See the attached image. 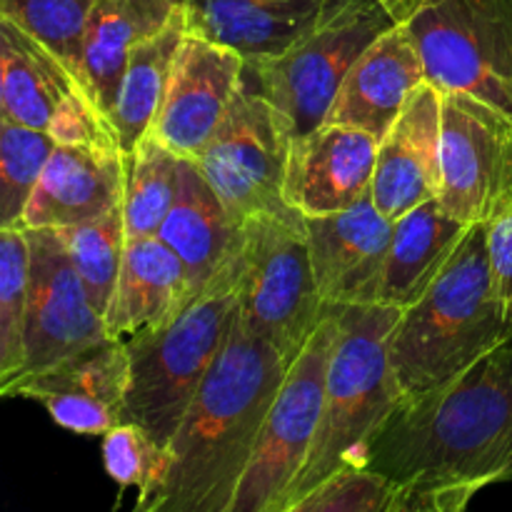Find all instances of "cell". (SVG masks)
I'll list each match as a JSON object with an SVG mask.
<instances>
[{"instance_id": "7c38bea8", "label": "cell", "mask_w": 512, "mask_h": 512, "mask_svg": "<svg viewBox=\"0 0 512 512\" xmlns=\"http://www.w3.org/2000/svg\"><path fill=\"white\" fill-rule=\"evenodd\" d=\"M0 118L50 133L58 143L118 145L113 125L73 70L8 18H0Z\"/></svg>"}, {"instance_id": "9a60e30c", "label": "cell", "mask_w": 512, "mask_h": 512, "mask_svg": "<svg viewBox=\"0 0 512 512\" xmlns=\"http://www.w3.org/2000/svg\"><path fill=\"white\" fill-rule=\"evenodd\" d=\"M243 70V55L188 30L150 133L180 158H198L223 123Z\"/></svg>"}, {"instance_id": "ffe728a7", "label": "cell", "mask_w": 512, "mask_h": 512, "mask_svg": "<svg viewBox=\"0 0 512 512\" xmlns=\"http://www.w3.org/2000/svg\"><path fill=\"white\" fill-rule=\"evenodd\" d=\"M425 80L423 55L413 35L395 23L350 68L325 123L353 125L380 140Z\"/></svg>"}, {"instance_id": "7a4b0ae2", "label": "cell", "mask_w": 512, "mask_h": 512, "mask_svg": "<svg viewBox=\"0 0 512 512\" xmlns=\"http://www.w3.org/2000/svg\"><path fill=\"white\" fill-rule=\"evenodd\" d=\"M293 360L235 318L233 333L173 445L163 483L130 512H228Z\"/></svg>"}, {"instance_id": "cb8c5ba5", "label": "cell", "mask_w": 512, "mask_h": 512, "mask_svg": "<svg viewBox=\"0 0 512 512\" xmlns=\"http://www.w3.org/2000/svg\"><path fill=\"white\" fill-rule=\"evenodd\" d=\"M470 228L473 225L450 215L440 200H428L393 220L378 305L408 310L418 303L440 278Z\"/></svg>"}, {"instance_id": "4dcf8cb0", "label": "cell", "mask_w": 512, "mask_h": 512, "mask_svg": "<svg viewBox=\"0 0 512 512\" xmlns=\"http://www.w3.org/2000/svg\"><path fill=\"white\" fill-rule=\"evenodd\" d=\"M95 3L98 0H0V18L13 20L40 40L83 83L85 30Z\"/></svg>"}, {"instance_id": "52a82bcc", "label": "cell", "mask_w": 512, "mask_h": 512, "mask_svg": "<svg viewBox=\"0 0 512 512\" xmlns=\"http://www.w3.org/2000/svg\"><path fill=\"white\" fill-rule=\"evenodd\" d=\"M395 23L380 0H343L283 55L245 65L298 138L328 120L350 68Z\"/></svg>"}, {"instance_id": "5b68a950", "label": "cell", "mask_w": 512, "mask_h": 512, "mask_svg": "<svg viewBox=\"0 0 512 512\" xmlns=\"http://www.w3.org/2000/svg\"><path fill=\"white\" fill-rule=\"evenodd\" d=\"M240 305V248L213 280L160 328L128 338L130 378L123 423L148 430L165 450L173 445L218 365Z\"/></svg>"}, {"instance_id": "d590c367", "label": "cell", "mask_w": 512, "mask_h": 512, "mask_svg": "<svg viewBox=\"0 0 512 512\" xmlns=\"http://www.w3.org/2000/svg\"><path fill=\"white\" fill-rule=\"evenodd\" d=\"M380 3H383L385 8H388V13L393 15V18L398 20V23H403V20L408 18L410 13H413L415 5H418L420 0H380Z\"/></svg>"}, {"instance_id": "603a6c76", "label": "cell", "mask_w": 512, "mask_h": 512, "mask_svg": "<svg viewBox=\"0 0 512 512\" xmlns=\"http://www.w3.org/2000/svg\"><path fill=\"white\" fill-rule=\"evenodd\" d=\"M158 238L183 260L195 295L238 253L243 225L230 215L195 160L183 158L173 208L158 230Z\"/></svg>"}, {"instance_id": "836d02e7", "label": "cell", "mask_w": 512, "mask_h": 512, "mask_svg": "<svg viewBox=\"0 0 512 512\" xmlns=\"http://www.w3.org/2000/svg\"><path fill=\"white\" fill-rule=\"evenodd\" d=\"M478 485H448V488L408 490L398 512H468Z\"/></svg>"}, {"instance_id": "e575fe53", "label": "cell", "mask_w": 512, "mask_h": 512, "mask_svg": "<svg viewBox=\"0 0 512 512\" xmlns=\"http://www.w3.org/2000/svg\"><path fill=\"white\" fill-rule=\"evenodd\" d=\"M488 243L495 288H498L500 303H503L505 315L512 325V218L490 225Z\"/></svg>"}, {"instance_id": "277c9868", "label": "cell", "mask_w": 512, "mask_h": 512, "mask_svg": "<svg viewBox=\"0 0 512 512\" xmlns=\"http://www.w3.org/2000/svg\"><path fill=\"white\" fill-rule=\"evenodd\" d=\"M338 313V338L325 375L323 410L308 463L283 500L285 512L345 470L368 468L375 438L400 403L390 368V333L403 310L348 305Z\"/></svg>"}, {"instance_id": "e0dca14e", "label": "cell", "mask_w": 512, "mask_h": 512, "mask_svg": "<svg viewBox=\"0 0 512 512\" xmlns=\"http://www.w3.org/2000/svg\"><path fill=\"white\" fill-rule=\"evenodd\" d=\"M375 135L343 123H323L290 143L283 198L303 218L343 213L373 190Z\"/></svg>"}, {"instance_id": "f546056e", "label": "cell", "mask_w": 512, "mask_h": 512, "mask_svg": "<svg viewBox=\"0 0 512 512\" xmlns=\"http://www.w3.org/2000/svg\"><path fill=\"white\" fill-rule=\"evenodd\" d=\"M55 148L50 133L0 118V228H20Z\"/></svg>"}, {"instance_id": "3957f363", "label": "cell", "mask_w": 512, "mask_h": 512, "mask_svg": "<svg viewBox=\"0 0 512 512\" xmlns=\"http://www.w3.org/2000/svg\"><path fill=\"white\" fill-rule=\"evenodd\" d=\"M488 225H473L428 293L403 310L390 333L400 398L430 393L512 338L490 263Z\"/></svg>"}, {"instance_id": "4316f807", "label": "cell", "mask_w": 512, "mask_h": 512, "mask_svg": "<svg viewBox=\"0 0 512 512\" xmlns=\"http://www.w3.org/2000/svg\"><path fill=\"white\" fill-rule=\"evenodd\" d=\"M180 168L183 158L153 133L125 155L123 220L128 240L158 235L178 193Z\"/></svg>"}, {"instance_id": "44dd1931", "label": "cell", "mask_w": 512, "mask_h": 512, "mask_svg": "<svg viewBox=\"0 0 512 512\" xmlns=\"http://www.w3.org/2000/svg\"><path fill=\"white\" fill-rule=\"evenodd\" d=\"M340 3L343 0H180L190 33L235 50L245 63L283 55Z\"/></svg>"}, {"instance_id": "2e32d148", "label": "cell", "mask_w": 512, "mask_h": 512, "mask_svg": "<svg viewBox=\"0 0 512 512\" xmlns=\"http://www.w3.org/2000/svg\"><path fill=\"white\" fill-rule=\"evenodd\" d=\"M318 293L328 308L378 305L393 220L373 198L323 218H305Z\"/></svg>"}, {"instance_id": "8992f818", "label": "cell", "mask_w": 512, "mask_h": 512, "mask_svg": "<svg viewBox=\"0 0 512 512\" xmlns=\"http://www.w3.org/2000/svg\"><path fill=\"white\" fill-rule=\"evenodd\" d=\"M328 305L315 285L305 218L260 213L243 223L240 243V323L288 360H295Z\"/></svg>"}, {"instance_id": "1f68e13d", "label": "cell", "mask_w": 512, "mask_h": 512, "mask_svg": "<svg viewBox=\"0 0 512 512\" xmlns=\"http://www.w3.org/2000/svg\"><path fill=\"white\" fill-rule=\"evenodd\" d=\"M408 488L370 468L345 470L325 480L285 512H398Z\"/></svg>"}, {"instance_id": "4fadbf2b", "label": "cell", "mask_w": 512, "mask_h": 512, "mask_svg": "<svg viewBox=\"0 0 512 512\" xmlns=\"http://www.w3.org/2000/svg\"><path fill=\"white\" fill-rule=\"evenodd\" d=\"M30 245V298L25 363L0 395L58 360L108 338L105 318L93 308L58 230L25 228Z\"/></svg>"}, {"instance_id": "30bf717a", "label": "cell", "mask_w": 512, "mask_h": 512, "mask_svg": "<svg viewBox=\"0 0 512 512\" xmlns=\"http://www.w3.org/2000/svg\"><path fill=\"white\" fill-rule=\"evenodd\" d=\"M293 133L245 65L243 80L203 153L200 173L240 225L260 213H290L283 198Z\"/></svg>"}, {"instance_id": "5bb4252c", "label": "cell", "mask_w": 512, "mask_h": 512, "mask_svg": "<svg viewBox=\"0 0 512 512\" xmlns=\"http://www.w3.org/2000/svg\"><path fill=\"white\" fill-rule=\"evenodd\" d=\"M128 378V343L108 335L33 378L20 380L3 395L38 400L50 418L70 433L105 435L123 423Z\"/></svg>"}, {"instance_id": "83f0119b", "label": "cell", "mask_w": 512, "mask_h": 512, "mask_svg": "<svg viewBox=\"0 0 512 512\" xmlns=\"http://www.w3.org/2000/svg\"><path fill=\"white\" fill-rule=\"evenodd\" d=\"M58 233L63 235L65 248L83 280L90 303L105 318L118 288L125 248H128L123 205L103 218L60 228Z\"/></svg>"}, {"instance_id": "484cf974", "label": "cell", "mask_w": 512, "mask_h": 512, "mask_svg": "<svg viewBox=\"0 0 512 512\" xmlns=\"http://www.w3.org/2000/svg\"><path fill=\"white\" fill-rule=\"evenodd\" d=\"M185 35H188V20L180 5L163 28L155 30L130 50L128 65H125L118 95H115L113 113H110V125H113L123 155L133 153L135 145L153 128L165 93H168L175 55Z\"/></svg>"}, {"instance_id": "8fae6325", "label": "cell", "mask_w": 512, "mask_h": 512, "mask_svg": "<svg viewBox=\"0 0 512 512\" xmlns=\"http://www.w3.org/2000/svg\"><path fill=\"white\" fill-rule=\"evenodd\" d=\"M440 203L468 225L512 218V118L468 93H443Z\"/></svg>"}, {"instance_id": "7402d4cb", "label": "cell", "mask_w": 512, "mask_h": 512, "mask_svg": "<svg viewBox=\"0 0 512 512\" xmlns=\"http://www.w3.org/2000/svg\"><path fill=\"white\" fill-rule=\"evenodd\" d=\"M193 298L188 268L158 235L128 240L105 325L113 338H135L178 318Z\"/></svg>"}, {"instance_id": "ba28073f", "label": "cell", "mask_w": 512, "mask_h": 512, "mask_svg": "<svg viewBox=\"0 0 512 512\" xmlns=\"http://www.w3.org/2000/svg\"><path fill=\"white\" fill-rule=\"evenodd\" d=\"M440 93H468L512 118V0H420L403 20Z\"/></svg>"}, {"instance_id": "f1b7e54d", "label": "cell", "mask_w": 512, "mask_h": 512, "mask_svg": "<svg viewBox=\"0 0 512 512\" xmlns=\"http://www.w3.org/2000/svg\"><path fill=\"white\" fill-rule=\"evenodd\" d=\"M30 298V245L25 228H0V388L25 363Z\"/></svg>"}, {"instance_id": "d6a6232c", "label": "cell", "mask_w": 512, "mask_h": 512, "mask_svg": "<svg viewBox=\"0 0 512 512\" xmlns=\"http://www.w3.org/2000/svg\"><path fill=\"white\" fill-rule=\"evenodd\" d=\"M105 470L120 488L148 495L165 480L170 453L140 425L120 423L103 435Z\"/></svg>"}, {"instance_id": "9c48e42d", "label": "cell", "mask_w": 512, "mask_h": 512, "mask_svg": "<svg viewBox=\"0 0 512 512\" xmlns=\"http://www.w3.org/2000/svg\"><path fill=\"white\" fill-rule=\"evenodd\" d=\"M338 338V313L328 308L323 323L290 365L265 423L253 458L228 512H280L300 470L308 463L323 410L325 375Z\"/></svg>"}, {"instance_id": "6da1fadb", "label": "cell", "mask_w": 512, "mask_h": 512, "mask_svg": "<svg viewBox=\"0 0 512 512\" xmlns=\"http://www.w3.org/2000/svg\"><path fill=\"white\" fill-rule=\"evenodd\" d=\"M368 468L408 490L512 480V338L443 388L400 398Z\"/></svg>"}, {"instance_id": "d6986e66", "label": "cell", "mask_w": 512, "mask_h": 512, "mask_svg": "<svg viewBox=\"0 0 512 512\" xmlns=\"http://www.w3.org/2000/svg\"><path fill=\"white\" fill-rule=\"evenodd\" d=\"M125 155L108 143H58L20 228H70L123 205Z\"/></svg>"}, {"instance_id": "d4e9b609", "label": "cell", "mask_w": 512, "mask_h": 512, "mask_svg": "<svg viewBox=\"0 0 512 512\" xmlns=\"http://www.w3.org/2000/svg\"><path fill=\"white\" fill-rule=\"evenodd\" d=\"M180 0H98L83 48V83L95 108L110 123L130 50L163 28Z\"/></svg>"}, {"instance_id": "ac0fdd59", "label": "cell", "mask_w": 512, "mask_h": 512, "mask_svg": "<svg viewBox=\"0 0 512 512\" xmlns=\"http://www.w3.org/2000/svg\"><path fill=\"white\" fill-rule=\"evenodd\" d=\"M443 93L425 80L378 143L370 198L390 220L440 198Z\"/></svg>"}]
</instances>
